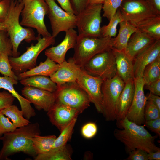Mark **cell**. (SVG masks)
<instances>
[{
	"instance_id": "cell-1",
	"label": "cell",
	"mask_w": 160,
	"mask_h": 160,
	"mask_svg": "<svg viewBox=\"0 0 160 160\" xmlns=\"http://www.w3.org/2000/svg\"><path fill=\"white\" fill-rule=\"evenodd\" d=\"M116 121L117 126L119 129H114V136L124 145L127 153L136 149L143 150L148 153L160 149L155 143L158 136H152L144 125H139L131 121L126 117Z\"/></svg>"
},
{
	"instance_id": "cell-2",
	"label": "cell",
	"mask_w": 160,
	"mask_h": 160,
	"mask_svg": "<svg viewBox=\"0 0 160 160\" xmlns=\"http://www.w3.org/2000/svg\"><path fill=\"white\" fill-rule=\"evenodd\" d=\"M41 134L39 124L36 122L4 134L0 140L2 147L0 151V160H10V156L20 152L35 157L37 155L33 147L32 140Z\"/></svg>"
},
{
	"instance_id": "cell-3",
	"label": "cell",
	"mask_w": 160,
	"mask_h": 160,
	"mask_svg": "<svg viewBox=\"0 0 160 160\" xmlns=\"http://www.w3.org/2000/svg\"><path fill=\"white\" fill-rule=\"evenodd\" d=\"M24 6L23 1L11 0L6 19L4 23L7 25V31L12 46V56H19L18 52L19 45L25 40L28 43L36 40L34 31L30 28H23L19 22V17Z\"/></svg>"
},
{
	"instance_id": "cell-4",
	"label": "cell",
	"mask_w": 160,
	"mask_h": 160,
	"mask_svg": "<svg viewBox=\"0 0 160 160\" xmlns=\"http://www.w3.org/2000/svg\"><path fill=\"white\" fill-rule=\"evenodd\" d=\"M112 38L78 34L73 56L68 60L82 68L94 56L112 48Z\"/></svg>"
},
{
	"instance_id": "cell-5",
	"label": "cell",
	"mask_w": 160,
	"mask_h": 160,
	"mask_svg": "<svg viewBox=\"0 0 160 160\" xmlns=\"http://www.w3.org/2000/svg\"><path fill=\"white\" fill-rule=\"evenodd\" d=\"M20 15L21 25L35 28L43 37L51 36L45 24L44 18L47 14L48 7L45 0H24Z\"/></svg>"
},
{
	"instance_id": "cell-6",
	"label": "cell",
	"mask_w": 160,
	"mask_h": 160,
	"mask_svg": "<svg viewBox=\"0 0 160 160\" xmlns=\"http://www.w3.org/2000/svg\"><path fill=\"white\" fill-rule=\"evenodd\" d=\"M124 84V82L117 74L103 81L101 87L102 113L107 121L116 119L119 99Z\"/></svg>"
},
{
	"instance_id": "cell-7",
	"label": "cell",
	"mask_w": 160,
	"mask_h": 160,
	"mask_svg": "<svg viewBox=\"0 0 160 160\" xmlns=\"http://www.w3.org/2000/svg\"><path fill=\"white\" fill-rule=\"evenodd\" d=\"M55 38L52 35L41 38L38 34L36 44H32L30 47H27L26 51L20 56L9 57L12 70L18 74L36 66L39 55L47 47L55 44Z\"/></svg>"
},
{
	"instance_id": "cell-8",
	"label": "cell",
	"mask_w": 160,
	"mask_h": 160,
	"mask_svg": "<svg viewBox=\"0 0 160 160\" xmlns=\"http://www.w3.org/2000/svg\"><path fill=\"white\" fill-rule=\"evenodd\" d=\"M124 21L136 28L160 15L148 1L123 0L119 8Z\"/></svg>"
},
{
	"instance_id": "cell-9",
	"label": "cell",
	"mask_w": 160,
	"mask_h": 160,
	"mask_svg": "<svg viewBox=\"0 0 160 160\" xmlns=\"http://www.w3.org/2000/svg\"><path fill=\"white\" fill-rule=\"evenodd\" d=\"M54 93L55 103L68 105L77 110L79 114L90 106L88 95L76 81L57 86Z\"/></svg>"
},
{
	"instance_id": "cell-10",
	"label": "cell",
	"mask_w": 160,
	"mask_h": 160,
	"mask_svg": "<svg viewBox=\"0 0 160 160\" xmlns=\"http://www.w3.org/2000/svg\"><path fill=\"white\" fill-rule=\"evenodd\" d=\"M88 74L104 81L117 74L115 55L112 48L98 54L89 60L82 68Z\"/></svg>"
},
{
	"instance_id": "cell-11",
	"label": "cell",
	"mask_w": 160,
	"mask_h": 160,
	"mask_svg": "<svg viewBox=\"0 0 160 160\" xmlns=\"http://www.w3.org/2000/svg\"><path fill=\"white\" fill-rule=\"evenodd\" d=\"M102 4H89L76 15V28L78 35L95 36H101Z\"/></svg>"
},
{
	"instance_id": "cell-12",
	"label": "cell",
	"mask_w": 160,
	"mask_h": 160,
	"mask_svg": "<svg viewBox=\"0 0 160 160\" xmlns=\"http://www.w3.org/2000/svg\"><path fill=\"white\" fill-rule=\"evenodd\" d=\"M48 7L47 15L50 20L52 36L55 38L62 31L76 28V16L60 7L55 0H45Z\"/></svg>"
},
{
	"instance_id": "cell-13",
	"label": "cell",
	"mask_w": 160,
	"mask_h": 160,
	"mask_svg": "<svg viewBox=\"0 0 160 160\" xmlns=\"http://www.w3.org/2000/svg\"><path fill=\"white\" fill-rule=\"evenodd\" d=\"M104 80L88 74L81 67L78 69L76 81L87 94L90 103H93L97 111L102 113V94L101 87Z\"/></svg>"
},
{
	"instance_id": "cell-14",
	"label": "cell",
	"mask_w": 160,
	"mask_h": 160,
	"mask_svg": "<svg viewBox=\"0 0 160 160\" xmlns=\"http://www.w3.org/2000/svg\"><path fill=\"white\" fill-rule=\"evenodd\" d=\"M134 96L126 117L129 121L142 125L145 121L144 112L147 101L144 90L145 83L142 78H134Z\"/></svg>"
},
{
	"instance_id": "cell-15",
	"label": "cell",
	"mask_w": 160,
	"mask_h": 160,
	"mask_svg": "<svg viewBox=\"0 0 160 160\" xmlns=\"http://www.w3.org/2000/svg\"><path fill=\"white\" fill-rule=\"evenodd\" d=\"M22 95L38 110L47 112L55 103V93L34 87L24 86Z\"/></svg>"
},
{
	"instance_id": "cell-16",
	"label": "cell",
	"mask_w": 160,
	"mask_h": 160,
	"mask_svg": "<svg viewBox=\"0 0 160 160\" xmlns=\"http://www.w3.org/2000/svg\"><path fill=\"white\" fill-rule=\"evenodd\" d=\"M79 112L66 105L55 103L47 112L51 123L60 132L73 119L77 118Z\"/></svg>"
},
{
	"instance_id": "cell-17",
	"label": "cell",
	"mask_w": 160,
	"mask_h": 160,
	"mask_svg": "<svg viewBox=\"0 0 160 160\" xmlns=\"http://www.w3.org/2000/svg\"><path fill=\"white\" fill-rule=\"evenodd\" d=\"M65 33V38L60 44L46 49L45 52L47 57L59 64L65 60V56L68 51L74 48L78 35L74 29H70Z\"/></svg>"
},
{
	"instance_id": "cell-18",
	"label": "cell",
	"mask_w": 160,
	"mask_h": 160,
	"mask_svg": "<svg viewBox=\"0 0 160 160\" xmlns=\"http://www.w3.org/2000/svg\"><path fill=\"white\" fill-rule=\"evenodd\" d=\"M160 56V40L156 41L139 53L134 58V78H142L145 67Z\"/></svg>"
},
{
	"instance_id": "cell-19",
	"label": "cell",
	"mask_w": 160,
	"mask_h": 160,
	"mask_svg": "<svg viewBox=\"0 0 160 160\" xmlns=\"http://www.w3.org/2000/svg\"><path fill=\"white\" fill-rule=\"evenodd\" d=\"M157 40L147 33L138 30L130 37L124 52L133 60L139 53Z\"/></svg>"
},
{
	"instance_id": "cell-20",
	"label": "cell",
	"mask_w": 160,
	"mask_h": 160,
	"mask_svg": "<svg viewBox=\"0 0 160 160\" xmlns=\"http://www.w3.org/2000/svg\"><path fill=\"white\" fill-rule=\"evenodd\" d=\"M17 81L7 76H0V89H3L7 91L18 100L23 116L29 120L35 116L36 113L31 107V103L25 98L20 95L14 89V85L17 84Z\"/></svg>"
},
{
	"instance_id": "cell-21",
	"label": "cell",
	"mask_w": 160,
	"mask_h": 160,
	"mask_svg": "<svg viewBox=\"0 0 160 160\" xmlns=\"http://www.w3.org/2000/svg\"><path fill=\"white\" fill-rule=\"evenodd\" d=\"M79 67L69 60H65L60 64L58 69L50 78L57 86L76 81Z\"/></svg>"
},
{
	"instance_id": "cell-22",
	"label": "cell",
	"mask_w": 160,
	"mask_h": 160,
	"mask_svg": "<svg viewBox=\"0 0 160 160\" xmlns=\"http://www.w3.org/2000/svg\"><path fill=\"white\" fill-rule=\"evenodd\" d=\"M135 91L134 79H129L125 83L119 99L116 121L123 119L126 117L132 102Z\"/></svg>"
},
{
	"instance_id": "cell-23",
	"label": "cell",
	"mask_w": 160,
	"mask_h": 160,
	"mask_svg": "<svg viewBox=\"0 0 160 160\" xmlns=\"http://www.w3.org/2000/svg\"><path fill=\"white\" fill-rule=\"evenodd\" d=\"M113 50L115 57L117 74L124 83L129 79H134L133 60L124 51Z\"/></svg>"
},
{
	"instance_id": "cell-24",
	"label": "cell",
	"mask_w": 160,
	"mask_h": 160,
	"mask_svg": "<svg viewBox=\"0 0 160 160\" xmlns=\"http://www.w3.org/2000/svg\"><path fill=\"white\" fill-rule=\"evenodd\" d=\"M119 25L120 28L118 34L115 37L112 38L111 47L113 49L124 52L130 37L138 29L125 21L120 22Z\"/></svg>"
},
{
	"instance_id": "cell-25",
	"label": "cell",
	"mask_w": 160,
	"mask_h": 160,
	"mask_svg": "<svg viewBox=\"0 0 160 160\" xmlns=\"http://www.w3.org/2000/svg\"><path fill=\"white\" fill-rule=\"evenodd\" d=\"M47 57L44 62H41L38 66L26 71L19 74L18 80L35 76H42L50 77L58 69L60 64L56 63Z\"/></svg>"
},
{
	"instance_id": "cell-26",
	"label": "cell",
	"mask_w": 160,
	"mask_h": 160,
	"mask_svg": "<svg viewBox=\"0 0 160 160\" xmlns=\"http://www.w3.org/2000/svg\"><path fill=\"white\" fill-rule=\"evenodd\" d=\"M20 83L24 86H29L52 92H55L57 88L56 84L48 77L35 76L22 79Z\"/></svg>"
},
{
	"instance_id": "cell-27",
	"label": "cell",
	"mask_w": 160,
	"mask_h": 160,
	"mask_svg": "<svg viewBox=\"0 0 160 160\" xmlns=\"http://www.w3.org/2000/svg\"><path fill=\"white\" fill-rule=\"evenodd\" d=\"M56 137L54 135L44 136L39 135L33 137L32 145L37 155L46 153L52 149Z\"/></svg>"
},
{
	"instance_id": "cell-28",
	"label": "cell",
	"mask_w": 160,
	"mask_h": 160,
	"mask_svg": "<svg viewBox=\"0 0 160 160\" xmlns=\"http://www.w3.org/2000/svg\"><path fill=\"white\" fill-rule=\"evenodd\" d=\"M0 111L4 115L10 119L11 121L17 128L26 126L30 123L29 120L23 117L21 110H20L17 106L12 105Z\"/></svg>"
},
{
	"instance_id": "cell-29",
	"label": "cell",
	"mask_w": 160,
	"mask_h": 160,
	"mask_svg": "<svg viewBox=\"0 0 160 160\" xmlns=\"http://www.w3.org/2000/svg\"><path fill=\"white\" fill-rule=\"evenodd\" d=\"M35 160H71V154L66 145L52 149L49 151L37 155L34 157Z\"/></svg>"
},
{
	"instance_id": "cell-30",
	"label": "cell",
	"mask_w": 160,
	"mask_h": 160,
	"mask_svg": "<svg viewBox=\"0 0 160 160\" xmlns=\"http://www.w3.org/2000/svg\"><path fill=\"white\" fill-rule=\"evenodd\" d=\"M142 78L145 85L160 79V56L145 67Z\"/></svg>"
},
{
	"instance_id": "cell-31",
	"label": "cell",
	"mask_w": 160,
	"mask_h": 160,
	"mask_svg": "<svg viewBox=\"0 0 160 160\" xmlns=\"http://www.w3.org/2000/svg\"><path fill=\"white\" fill-rule=\"evenodd\" d=\"M124 21L119 9L109 21L107 25L101 27V34L103 36L115 37L117 33V26L119 23Z\"/></svg>"
},
{
	"instance_id": "cell-32",
	"label": "cell",
	"mask_w": 160,
	"mask_h": 160,
	"mask_svg": "<svg viewBox=\"0 0 160 160\" xmlns=\"http://www.w3.org/2000/svg\"><path fill=\"white\" fill-rule=\"evenodd\" d=\"M156 40H160V16L156 17L137 28Z\"/></svg>"
},
{
	"instance_id": "cell-33",
	"label": "cell",
	"mask_w": 160,
	"mask_h": 160,
	"mask_svg": "<svg viewBox=\"0 0 160 160\" xmlns=\"http://www.w3.org/2000/svg\"><path fill=\"white\" fill-rule=\"evenodd\" d=\"M77 119V118L73 119L60 131V134L55 141L52 149L62 147L66 145L71 137Z\"/></svg>"
},
{
	"instance_id": "cell-34",
	"label": "cell",
	"mask_w": 160,
	"mask_h": 160,
	"mask_svg": "<svg viewBox=\"0 0 160 160\" xmlns=\"http://www.w3.org/2000/svg\"><path fill=\"white\" fill-rule=\"evenodd\" d=\"M9 56L7 53L0 54V73L4 76H7L18 81L17 76L12 70L9 60Z\"/></svg>"
},
{
	"instance_id": "cell-35",
	"label": "cell",
	"mask_w": 160,
	"mask_h": 160,
	"mask_svg": "<svg viewBox=\"0 0 160 160\" xmlns=\"http://www.w3.org/2000/svg\"><path fill=\"white\" fill-rule=\"evenodd\" d=\"M123 0H105L103 4V17L109 21L121 6Z\"/></svg>"
},
{
	"instance_id": "cell-36",
	"label": "cell",
	"mask_w": 160,
	"mask_h": 160,
	"mask_svg": "<svg viewBox=\"0 0 160 160\" xmlns=\"http://www.w3.org/2000/svg\"><path fill=\"white\" fill-rule=\"evenodd\" d=\"M7 54L12 56V46L7 31H0V54Z\"/></svg>"
},
{
	"instance_id": "cell-37",
	"label": "cell",
	"mask_w": 160,
	"mask_h": 160,
	"mask_svg": "<svg viewBox=\"0 0 160 160\" xmlns=\"http://www.w3.org/2000/svg\"><path fill=\"white\" fill-rule=\"evenodd\" d=\"M144 116L145 121L160 118V110L151 102L147 101Z\"/></svg>"
},
{
	"instance_id": "cell-38",
	"label": "cell",
	"mask_w": 160,
	"mask_h": 160,
	"mask_svg": "<svg viewBox=\"0 0 160 160\" xmlns=\"http://www.w3.org/2000/svg\"><path fill=\"white\" fill-rule=\"evenodd\" d=\"M0 111V138L4 134L14 131L17 128Z\"/></svg>"
},
{
	"instance_id": "cell-39",
	"label": "cell",
	"mask_w": 160,
	"mask_h": 160,
	"mask_svg": "<svg viewBox=\"0 0 160 160\" xmlns=\"http://www.w3.org/2000/svg\"><path fill=\"white\" fill-rule=\"evenodd\" d=\"M97 131V127L95 123L89 122L84 124L82 127L81 133L85 138L90 139L96 135Z\"/></svg>"
},
{
	"instance_id": "cell-40",
	"label": "cell",
	"mask_w": 160,
	"mask_h": 160,
	"mask_svg": "<svg viewBox=\"0 0 160 160\" xmlns=\"http://www.w3.org/2000/svg\"><path fill=\"white\" fill-rule=\"evenodd\" d=\"M15 99L9 92L4 90L0 92V111L13 104Z\"/></svg>"
},
{
	"instance_id": "cell-41",
	"label": "cell",
	"mask_w": 160,
	"mask_h": 160,
	"mask_svg": "<svg viewBox=\"0 0 160 160\" xmlns=\"http://www.w3.org/2000/svg\"><path fill=\"white\" fill-rule=\"evenodd\" d=\"M148 153L146 151L136 149L129 153V156L126 160H148Z\"/></svg>"
},
{
	"instance_id": "cell-42",
	"label": "cell",
	"mask_w": 160,
	"mask_h": 160,
	"mask_svg": "<svg viewBox=\"0 0 160 160\" xmlns=\"http://www.w3.org/2000/svg\"><path fill=\"white\" fill-rule=\"evenodd\" d=\"M144 126L147 127L151 131L160 136V118L157 119L145 121L143 124Z\"/></svg>"
},
{
	"instance_id": "cell-43",
	"label": "cell",
	"mask_w": 160,
	"mask_h": 160,
	"mask_svg": "<svg viewBox=\"0 0 160 160\" xmlns=\"http://www.w3.org/2000/svg\"><path fill=\"white\" fill-rule=\"evenodd\" d=\"M11 0L0 1V23H4L9 9Z\"/></svg>"
},
{
	"instance_id": "cell-44",
	"label": "cell",
	"mask_w": 160,
	"mask_h": 160,
	"mask_svg": "<svg viewBox=\"0 0 160 160\" xmlns=\"http://www.w3.org/2000/svg\"><path fill=\"white\" fill-rule=\"evenodd\" d=\"M89 0H71L75 15H76L84 10L89 4Z\"/></svg>"
},
{
	"instance_id": "cell-45",
	"label": "cell",
	"mask_w": 160,
	"mask_h": 160,
	"mask_svg": "<svg viewBox=\"0 0 160 160\" xmlns=\"http://www.w3.org/2000/svg\"><path fill=\"white\" fill-rule=\"evenodd\" d=\"M145 88L149 91L150 92L160 96V79L153 82L149 84L145 85Z\"/></svg>"
},
{
	"instance_id": "cell-46",
	"label": "cell",
	"mask_w": 160,
	"mask_h": 160,
	"mask_svg": "<svg viewBox=\"0 0 160 160\" xmlns=\"http://www.w3.org/2000/svg\"><path fill=\"white\" fill-rule=\"evenodd\" d=\"M61 8L65 11L75 14L71 0H56Z\"/></svg>"
},
{
	"instance_id": "cell-47",
	"label": "cell",
	"mask_w": 160,
	"mask_h": 160,
	"mask_svg": "<svg viewBox=\"0 0 160 160\" xmlns=\"http://www.w3.org/2000/svg\"><path fill=\"white\" fill-rule=\"evenodd\" d=\"M147 100L151 102L160 110V97L150 92L146 96Z\"/></svg>"
},
{
	"instance_id": "cell-48",
	"label": "cell",
	"mask_w": 160,
	"mask_h": 160,
	"mask_svg": "<svg viewBox=\"0 0 160 160\" xmlns=\"http://www.w3.org/2000/svg\"><path fill=\"white\" fill-rule=\"evenodd\" d=\"M148 1L156 13L160 15V0H149Z\"/></svg>"
},
{
	"instance_id": "cell-49",
	"label": "cell",
	"mask_w": 160,
	"mask_h": 160,
	"mask_svg": "<svg viewBox=\"0 0 160 160\" xmlns=\"http://www.w3.org/2000/svg\"><path fill=\"white\" fill-rule=\"evenodd\" d=\"M148 160H160V149L156 151L148 153Z\"/></svg>"
},
{
	"instance_id": "cell-50",
	"label": "cell",
	"mask_w": 160,
	"mask_h": 160,
	"mask_svg": "<svg viewBox=\"0 0 160 160\" xmlns=\"http://www.w3.org/2000/svg\"><path fill=\"white\" fill-rule=\"evenodd\" d=\"M105 0H89V4H102Z\"/></svg>"
},
{
	"instance_id": "cell-51",
	"label": "cell",
	"mask_w": 160,
	"mask_h": 160,
	"mask_svg": "<svg viewBox=\"0 0 160 160\" xmlns=\"http://www.w3.org/2000/svg\"><path fill=\"white\" fill-rule=\"evenodd\" d=\"M7 31V25L5 23H0V31Z\"/></svg>"
},
{
	"instance_id": "cell-52",
	"label": "cell",
	"mask_w": 160,
	"mask_h": 160,
	"mask_svg": "<svg viewBox=\"0 0 160 160\" xmlns=\"http://www.w3.org/2000/svg\"><path fill=\"white\" fill-rule=\"evenodd\" d=\"M138 0L146 1H148L149 0Z\"/></svg>"
},
{
	"instance_id": "cell-53",
	"label": "cell",
	"mask_w": 160,
	"mask_h": 160,
	"mask_svg": "<svg viewBox=\"0 0 160 160\" xmlns=\"http://www.w3.org/2000/svg\"><path fill=\"white\" fill-rule=\"evenodd\" d=\"M18 0L19 1H23L24 0Z\"/></svg>"
},
{
	"instance_id": "cell-54",
	"label": "cell",
	"mask_w": 160,
	"mask_h": 160,
	"mask_svg": "<svg viewBox=\"0 0 160 160\" xmlns=\"http://www.w3.org/2000/svg\"><path fill=\"white\" fill-rule=\"evenodd\" d=\"M1 138H0V140H1Z\"/></svg>"
},
{
	"instance_id": "cell-55",
	"label": "cell",
	"mask_w": 160,
	"mask_h": 160,
	"mask_svg": "<svg viewBox=\"0 0 160 160\" xmlns=\"http://www.w3.org/2000/svg\"><path fill=\"white\" fill-rule=\"evenodd\" d=\"M1 0H0V1H1Z\"/></svg>"
}]
</instances>
